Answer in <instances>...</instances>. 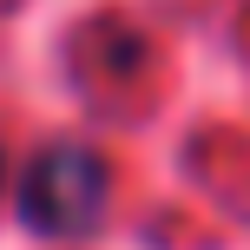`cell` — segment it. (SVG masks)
I'll list each match as a JSON object with an SVG mask.
<instances>
[{
	"instance_id": "obj_1",
	"label": "cell",
	"mask_w": 250,
	"mask_h": 250,
	"mask_svg": "<svg viewBox=\"0 0 250 250\" xmlns=\"http://www.w3.org/2000/svg\"><path fill=\"white\" fill-rule=\"evenodd\" d=\"M105 198H112V178H105V158L92 145H46L20 171V217L40 237H86V230H99Z\"/></svg>"
},
{
	"instance_id": "obj_2",
	"label": "cell",
	"mask_w": 250,
	"mask_h": 250,
	"mask_svg": "<svg viewBox=\"0 0 250 250\" xmlns=\"http://www.w3.org/2000/svg\"><path fill=\"white\" fill-rule=\"evenodd\" d=\"M0 178H7V151H0Z\"/></svg>"
}]
</instances>
